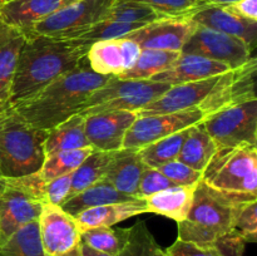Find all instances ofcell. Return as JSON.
I'll use <instances>...</instances> for the list:
<instances>
[{"label":"cell","mask_w":257,"mask_h":256,"mask_svg":"<svg viewBox=\"0 0 257 256\" xmlns=\"http://www.w3.org/2000/svg\"><path fill=\"white\" fill-rule=\"evenodd\" d=\"M203 119L205 113L200 108H190L167 114L137 117L125 133L122 148L140 150L150 143L198 124Z\"/></svg>","instance_id":"30bf717a"},{"label":"cell","mask_w":257,"mask_h":256,"mask_svg":"<svg viewBox=\"0 0 257 256\" xmlns=\"http://www.w3.org/2000/svg\"><path fill=\"white\" fill-rule=\"evenodd\" d=\"M27 35L0 18V102L8 103L13 77Z\"/></svg>","instance_id":"7402d4cb"},{"label":"cell","mask_w":257,"mask_h":256,"mask_svg":"<svg viewBox=\"0 0 257 256\" xmlns=\"http://www.w3.org/2000/svg\"><path fill=\"white\" fill-rule=\"evenodd\" d=\"M225 7L245 19L257 22V0H240L235 4L225 5Z\"/></svg>","instance_id":"ee69618b"},{"label":"cell","mask_w":257,"mask_h":256,"mask_svg":"<svg viewBox=\"0 0 257 256\" xmlns=\"http://www.w3.org/2000/svg\"><path fill=\"white\" fill-rule=\"evenodd\" d=\"M231 70L228 65L197 54L181 53L175 63L167 70L153 75L151 80L176 85L182 83L196 82L221 75Z\"/></svg>","instance_id":"d6986e66"},{"label":"cell","mask_w":257,"mask_h":256,"mask_svg":"<svg viewBox=\"0 0 257 256\" xmlns=\"http://www.w3.org/2000/svg\"><path fill=\"white\" fill-rule=\"evenodd\" d=\"M146 212H147V206L145 198H137L135 201L108 203V205L88 208L75 215L74 218L82 232L87 228L98 227V226H113L120 221Z\"/></svg>","instance_id":"603a6c76"},{"label":"cell","mask_w":257,"mask_h":256,"mask_svg":"<svg viewBox=\"0 0 257 256\" xmlns=\"http://www.w3.org/2000/svg\"><path fill=\"white\" fill-rule=\"evenodd\" d=\"M196 28L191 19H162L150 23L125 35L141 49H160L181 52Z\"/></svg>","instance_id":"2e32d148"},{"label":"cell","mask_w":257,"mask_h":256,"mask_svg":"<svg viewBox=\"0 0 257 256\" xmlns=\"http://www.w3.org/2000/svg\"><path fill=\"white\" fill-rule=\"evenodd\" d=\"M240 2V0H201V5H231L235 3Z\"/></svg>","instance_id":"bcb514c9"},{"label":"cell","mask_w":257,"mask_h":256,"mask_svg":"<svg viewBox=\"0 0 257 256\" xmlns=\"http://www.w3.org/2000/svg\"><path fill=\"white\" fill-rule=\"evenodd\" d=\"M218 78L220 75L196 82L171 85L170 89L166 90L160 98L138 110L137 115L145 117L152 114H167L190 108H198V105L205 100L208 93L215 87Z\"/></svg>","instance_id":"e0dca14e"},{"label":"cell","mask_w":257,"mask_h":256,"mask_svg":"<svg viewBox=\"0 0 257 256\" xmlns=\"http://www.w3.org/2000/svg\"><path fill=\"white\" fill-rule=\"evenodd\" d=\"M245 243L246 242L240 236L231 231V232L218 237L210 245H212L220 252L221 256H242Z\"/></svg>","instance_id":"7bdbcfd3"},{"label":"cell","mask_w":257,"mask_h":256,"mask_svg":"<svg viewBox=\"0 0 257 256\" xmlns=\"http://www.w3.org/2000/svg\"><path fill=\"white\" fill-rule=\"evenodd\" d=\"M217 150L237 146H257V98L223 108L200 123Z\"/></svg>","instance_id":"9c48e42d"},{"label":"cell","mask_w":257,"mask_h":256,"mask_svg":"<svg viewBox=\"0 0 257 256\" xmlns=\"http://www.w3.org/2000/svg\"><path fill=\"white\" fill-rule=\"evenodd\" d=\"M108 19L113 22L146 25L166 18L142 3L133 2V0H114Z\"/></svg>","instance_id":"836d02e7"},{"label":"cell","mask_w":257,"mask_h":256,"mask_svg":"<svg viewBox=\"0 0 257 256\" xmlns=\"http://www.w3.org/2000/svg\"><path fill=\"white\" fill-rule=\"evenodd\" d=\"M48 131L38 130L20 117L9 103L0 104V175L5 177L35 173L45 160Z\"/></svg>","instance_id":"277c9868"},{"label":"cell","mask_w":257,"mask_h":256,"mask_svg":"<svg viewBox=\"0 0 257 256\" xmlns=\"http://www.w3.org/2000/svg\"><path fill=\"white\" fill-rule=\"evenodd\" d=\"M141 27H143V25L130 24V23L122 22H113V20L105 19L103 20V22L98 23V24L93 25L90 29H88L84 34L78 37L77 39L72 40H74L78 44L89 48L90 45L94 44V43L97 42L125 37V35L130 34V33L140 29Z\"/></svg>","instance_id":"d590c367"},{"label":"cell","mask_w":257,"mask_h":256,"mask_svg":"<svg viewBox=\"0 0 257 256\" xmlns=\"http://www.w3.org/2000/svg\"><path fill=\"white\" fill-rule=\"evenodd\" d=\"M45 183L39 171L20 177L0 175V235L3 240L39 218L45 203Z\"/></svg>","instance_id":"5b68a950"},{"label":"cell","mask_w":257,"mask_h":256,"mask_svg":"<svg viewBox=\"0 0 257 256\" xmlns=\"http://www.w3.org/2000/svg\"><path fill=\"white\" fill-rule=\"evenodd\" d=\"M190 19L198 25L238 38L245 42L252 52L255 49L257 22L245 19V18L235 14L227 7L203 5L191 15Z\"/></svg>","instance_id":"ac0fdd59"},{"label":"cell","mask_w":257,"mask_h":256,"mask_svg":"<svg viewBox=\"0 0 257 256\" xmlns=\"http://www.w3.org/2000/svg\"><path fill=\"white\" fill-rule=\"evenodd\" d=\"M176 183L168 180L161 171L157 168H152L146 166L143 170L142 176H141L140 187H138V196L141 198L147 197V196L153 195L160 191L167 190V188L176 187Z\"/></svg>","instance_id":"ab89813d"},{"label":"cell","mask_w":257,"mask_h":256,"mask_svg":"<svg viewBox=\"0 0 257 256\" xmlns=\"http://www.w3.org/2000/svg\"><path fill=\"white\" fill-rule=\"evenodd\" d=\"M62 256H80V251H79V247H75V248H73L72 251H69V252H67V253H64V255H62Z\"/></svg>","instance_id":"7dc6e473"},{"label":"cell","mask_w":257,"mask_h":256,"mask_svg":"<svg viewBox=\"0 0 257 256\" xmlns=\"http://www.w3.org/2000/svg\"><path fill=\"white\" fill-rule=\"evenodd\" d=\"M257 200L247 201L238 211L232 231L245 242H255L257 238Z\"/></svg>","instance_id":"74e56055"},{"label":"cell","mask_w":257,"mask_h":256,"mask_svg":"<svg viewBox=\"0 0 257 256\" xmlns=\"http://www.w3.org/2000/svg\"><path fill=\"white\" fill-rule=\"evenodd\" d=\"M187 130L180 131L168 137L158 140L156 142L150 143L145 147L138 150L141 160L146 166L152 168H160L166 163L175 161L178 158V155L182 148L183 141L187 136Z\"/></svg>","instance_id":"4dcf8cb0"},{"label":"cell","mask_w":257,"mask_h":256,"mask_svg":"<svg viewBox=\"0 0 257 256\" xmlns=\"http://www.w3.org/2000/svg\"><path fill=\"white\" fill-rule=\"evenodd\" d=\"M0 104H2V102H0Z\"/></svg>","instance_id":"f5cc1de1"},{"label":"cell","mask_w":257,"mask_h":256,"mask_svg":"<svg viewBox=\"0 0 257 256\" xmlns=\"http://www.w3.org/2000/svg\"><path fill=\"white\" fill-rule=\"evenodd\" d=\"M181 53L202 55L223 63L231 69L240 68L252 58V50L241 39L198 24H196Z\"/></svg>","instance_id":"8fae6325"},{"label":"cell","mask_w":257,"mask_h":256,"mask_svg":"<svg viewBox=\"0 0 257 256\" xmlns=\"http://www.w3.org/2000/svg\"><path fill=\"white\" fill-rule=\"evenodd\" d=\"M72 173L59 176L45 183V203L60 206L65 200L72 186Z\"/></svg>","instance_id":"60d3db41"},{"label":"cell","mask_w":257,"mask_h":256,"mask_svg":"<svg viewBox=\"0 0 257 256\" xmlns=\"http://www.w3.org/2000/svg\"><path fill=\"white\" fill-rule=\"evenodd\" d=\"M113 3L114 0H77L38 22L30 35L62 40L77 39L93 25L108 19Z\"/></svg>","instance_id":"ba28073f"},{"label":"cell","mask_w":257,"mask_h":256,"mask_svg":"<svg viewBox=\"0 0 257 256\" xmlns=\"http://www.w3.org/2000/svg\"><path fill=\"white\" fill-rule=\"evenodd\" d=\"M256 198V195L217 190L201 180L196 185L187 217L177 222L178 238L197 245H210L232 231L240 208Z\"/></svg>","instance_id":"3957f363"},{"label":"cell","mask_w":257,"mask_h":256,"mask_svg":"<svg viewBox=\"0 0 257 256\" xmlns=\"http://www.w3.org/2000/svg\"><path fill=\"white\" fill-rule=\"evenodd\" d=\"M157 170L161 171L168 180H171L177 186L196 185L202 180V172L188 167L187 165L180 162L178 160L171 161L161 166Z\"/></svg>","instance_id":"f35d334b"},{"label":"cell","mask_w":257,"mask_h":256,"mask_svg":"<svg viewBox=\"0 0 257 256\" xmlns=\"http://www.w3.org/2000/svg\"><path fill=\"white\" fill-rule=\"evenodd\" d=\"M202 181L221 191L257 196V146L217 150L203 170Z\"/></svg>","instance_id":"8992f818"},{"label":"cell","mask_w":257,"mask_h":256,"mask_svg":"<svg viewBox=\"0 0 257 256\" xmlns=\"http://www.w3.org/2000/svg\"><path fill=\"white\" fill-rule=\"evenodd\" d=\"M216 152L217 146L198 123L187 130V136L183 141L177 160L193 170L203 172Z\"/></svg>","instance_id":"4316f807"},{"label":"cell","mask_w":257,"mask_h":256,"mask_svg":"<svg viewBox=\"0 0 257 256\" xmlns=\"http://www.w3.org/2000/svg\"><path fill=\"white\" fill-rule=\"evenodd\" d=\"M152 8L166 19H190L200 9L201 0H133Z\"/></svg>","instance_id":"8d00e7d4"},{"label":"cell","mask_w":257,"mask_h":256,"mask_svg":"<svg viewBox=\"0 0 257 256\" xmlns=\"http://www.w3.org/2000/svg\"><path fill=\"white\" fill-rule=\"evenodd\" d=\"M113 77L93 72L85 55L74 69L60 75L32 97L10 105L33 127L49 131L72 115L79 114L88 95Z\"/></svg>","instance_id":"6da1fadb"},{"label":"cell","mask_w":257,"mask_h":256,"mask_svg":"<svg viewBox=\"0 0 257 256\" xmlns=\"http://www.w3.org/2000/svg\"><path fill=\"white\" fill-rule=\"evenodd\" d=\"M171 88L167 83L151 79H119L114 75L109 82L93 90L83 104V117L105 110L136 112L160 98Z\"/></svg>","instance_id":"52a82bcc"},{"label":"cell","mask_w":257,"mask_h":256,"mask_svg":"<svg viewBox=\"0 0 257 256\" xmlns=\"http://www.w3.org/2000/svg\"><path fill=\"white\" fill-rule=\"evenodd\" d=\"M137 198L140 197L125 195V193L120 192L117 188L113 187L105 178H100L99 181L90 185L89 187L64 201L60 205V207L69 215L75 216L82 211L88 210V208L98 207V206L108 205V203L135 201Z\"/></svg>","instance_id":"d4e9b609"},{"label":"cell","mask_w":257,"mask_h":256,"mask_svg":"<svg viewBox=\"0 0 257 256\" xmlns=\"http://www.w3.org/2000/svg\"><path fill=\"white\" fill-rule=\"evenodd\" d=\"M115 152L117 151H112V152L98 150L93 151L92 155L88 156L83 161L82 165L73 172L72 186H70V191L67 196V200L79 193L80 191L89 187L90 185L99 181L100 178L104 177L108 166H109L110 161L114 157Z\"/></svg>","instance_id":"f1b7e54d"},{"label":"cell","mask_w":257,"mask_h":256,"mask_svg":"<svg viewBox=\"0 0 257 256\" xmlns=\"http://www.w3.org/2000/svg\"><path fill=\"white\" fill-rule=\"evenodd\" d=\"M94 148L92 146L78 148V150L64 151V152L55 153V155L45 157L42 168L39 170V175L45 182L53 180L59 176L72 173L79 167L83 161L92 155Z\"/></svg>","instance_id":"d6a6232c"},{"label":"cell","mask_w":257,"mask_h":256,"mask_svg":"<svg viewBox=\"0 0 257 256\" xmlns=\"http://www.w3.org/2000/svg\"><path fill=\"white\" fill-rule=\"evenodd\" d=\"M165 256H167V255H166V253H165Z\"/></svg>","instance_id":"816d5d0a"},{"label":"cell","mask_w":257,"mask_h":256,"mask_svg":"<svg viewBox=\"0 0 257 256\" xmlns=\"http://www.w3.org/2000/svg\"><path fill=\"white\" fill-rule=\"evenodd\" d=\"M196 185L176 186L143 197L147 206V212L166 216L176 222L183 221L190 212Z\"/></svg>","instance_id":"cb8c5ba5"},{"label":"cell","mask_w":257,"mask_h":256,"mask_svg":"<svg viewBox=\"0 0 257 256\" xmlns=\"http://www.w3.org/2000/svg\"><path fill=\"white\" fill-rule=\"evenodd\" d=\"M145 167L146 165L141 160L138 150L122 148L115 152L103 178L120 192L140 197L138 187Z\"/></svg>","instance_id":"44dd1931"},{"label":"cell","mask_w":257,"mask_h":256,"mask_svg":"<svg viewBox=\"0 0 257 256\" xmlns=\"http://www.w3.org/2000/svg\"><path fill=\"white\" fill-rule=\"evenodd\" d=\"M38 226L47 256H62L79 245V226L74 216L65 212L60 206L44 203L38 218Z\"/></svg>","instance_id":"4fadbf2b"},{"label":"cell","mask_w":257,"mask_h":256,"mask_svg":"<svg viewBox=\"0 0 257 256\" xmlns=\"http://www.w3.org/2000/svg\"><path fill=\"white\" fill-rule=\"evenodd\" d=\"M181 52L160 49H142L136 64L127 72L115 75L119 79H151L153 75L167 70L180 57Z\"/></svg>","instance_id":"83f0119b"},{"label":"cell","mask_w":257,"mask_h":256,"mask_svg":"<svg viewBox=\"0 0 257 256\" xmlns=\"http://www.w3.org/2000/svg\"><path fill=\"white\" fill-rule=\"evenodd\" d=\"M128 237V228H112L98 226L80 232V241L102 252L118 256L124 247Z\"/></svg>","instance_id":"1f68e13d"},{"label":"cell","mask_w":257,"mask_h":256,"mask_svg":"<svg viewBox=\"0 0 257 256\" xmlns=\"http://www.w3.org/2000/svg\"><path fill=\"white\" fill-rule=\"evenodd\" d=\"M165 250L156 242L155 237L143 221L128 228L124 247L118 256H163Z\"/></svg>","instance_id":"e575fe53"},{"label":"cell","mask_w":257,"mask_h":256,"mask_svg":"<svg viewBox=\"0 0 257 256\" xmlns=\"http://www.w3.org/2000/svg\"><path fill=\"white\" fill-rule=\"evenodd\" d=\"M84 122L85 117L82 114H75L48 131L44 143L45 157L64 151L78 150L90 146L85 136Z\"/></svg>","instance_id":"484cf974"},{"label":"cell","mask_w":257,"mask_h":256,"mask_svg":"<svg viewBox=\"0 0 257 256\" xmlns=\"http://www.w3.org/2000/svg\"><path fill=\"white\" fill-rule=\"evenodd\" d=\"M2 4H3V0H0V7H2Z\"/></svg>","instance_id":"f907efd6"},{"label":"cell","mask_w":257,"mask_h":256,"mask_svg":"<svg viewBox=\"0 0 257 256\" xmlns=\"http://www.w3.org/2000/svg\"><path fill=\"white\" fill-rule=\"evenodd\" d=\"M141 47L128 38L102 40L89 47L87 62L93 72L102 75H119L137 62Z\"/></svg>","instance_id":"9a60e30c"},{"label":"cell","mask_w":257,"mask_h":256,"mask_svg":"<svg viewBox=\"0 0 257 256\" xmlns=\"http://www.w3.org/2000/svg\"><path fill=\"white\" fill-rule=\"evenodd\" d=\"M137 117V113L130 110H105L87 115L84 130L89 145L105 152L122 150L125 133Z\"/></svg>","instance_id":"5bb4252c"},{"label":"cell","mask_w":257,"mask_h":256,"mask_svg":"<svg viewBox=\"0 0 257 256\" xmlns=\"http://www.w3.org/2000/svg\"><path fill=\"white\" fill-rule=\"evenodd\" d=\"M165 253L167 256H221L212 245H197L180 238L165 250Z\"/></svg>","instance_id":"b9f144b4"},{"label":"cell","mask_w":257,"mask_h":256,"mask_svg":"<svg viewBox=\"0 0 257 256\" xmlns=\"http://www.w3.org/2000/svg\"><path fill=\"white\" fill-rule=\"evenodd\" d=\"M8 2H10V0H3V3H8Z\"/></svg>","instance_id":"681fc988"},{"label":"cell","mask_w":257,"mask_h":256,"mask_svg":"<svg viewBox=\"0 0 257 256\" xmlns=\"http://www.w3.org/2000/svg\"><path fill=\"white\" fill-rule=\"evenodd\" d=\"M0 256H47L40 241L38 220L9 236L0 245Z\"/></svg>","instance_id":"f546056e"},{"label":"cell","mask_w":257,"mask_h":256,"mask_svg":"<svg viewBox=\"0 0 257 256\" xmlns=\"http://www.w3.org/2000/svg\"><path fill=\"white\" fill-rule=\"evenodd\" d=\"M4 242V240H3V237H2V235H0V245H2V243Z\"/></svg>","instance_id":"c3c4849f"},{"label":"cell","mask_w":257,"mask_h":256,"mask_svg":"<svg viewBox=\"0 0 257 256\" xmlns=\"http://www.w3.org/2000/svg\"><path fill=\"white\" fill-rule=\"evenodd\" d=\"M78 247H79L80 256H112V255H109V253H105V252H102V251L94 250V248H92L90 246L85 245V243L82 242V241L79 242Z\"/></svg>","instance_id":"f6af8a7d"},{"label":"cell","mask_w":257,"mask_h":256,"mask_svg":"<svg viewBox=\"0 0 257 256\" xmlns=\"http://www.w3.org/2000/svg\"><path fill=\"white\" fill-rule=\"evenodd\" d=\"M74 2L77 0H10L0 7V18L29 37L38 22Z\"/></svg>","instance_id":"ffe728a7"},{"label":"cell","mask_w":257,"mask_h":256,"mask_svg":"<svg viewBox=\"0 0 257 256\" xmlns=\"http://www.w3.org/2000/svg\"><path fill=\"white\" fill-rule=\"evenodd\" d=\"M255 78L256 58L252 57L240 68L221 74L215 87L198 108L207 117L223 108L256 99Z\"/></svg>","instance_id":"7c38bea8"},{"label":"cell","mask_w":257,"mask_h":256,"mask_svg":"<svg viewBox=\"0 0 257 256\" xmlns=\"http://www.w3.org/2000/svg\"><path fill=\"white\" fill-rule=\"evenodd\" d=\"M89 48L74 40L30 35L18 58L10 87L9 104L32 97L60 75L74 69L85 58Z\"/></svg>","instance_id":"7a4b0ae2"}]
</instances>
